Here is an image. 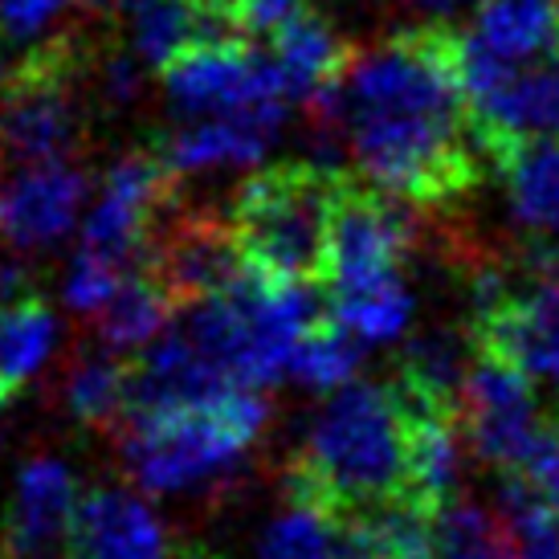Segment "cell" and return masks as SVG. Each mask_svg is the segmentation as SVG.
<instances>
[{
	"label": "cell",
	"mask_w": 559,
	"mask_h": 559,
	"mask_svg": "<svg viewBox=\"0 0 559 559\" xmlns=\"http://www.w3.org/2000/svg\"><path fill=\"white\" fill-rule=\"evenodd\" d=\"M286 110H237V115H204L185 123L164 140V164L176 176H201L225 168H258L278 140Z\"/></svg>",
	"instance_id": "cell-17"
},
{
	"label": "cell",
	"mask_w": 559,
	"mask_h": 559,
	"mask_svg": "<svg viewBox=\"0 0 559 559\" xmlns=\"http://www.w3.org/2000/svg\"><path fill=\"white\" fill-rule=\"evenodd\" d=\"M258 559H347V531L340 519L295 502L265 527Z\"/></svg>",
	"instance_id": "cell-26"
},
{
	"label": "cell",
	"mask_w": 559,
	"mask_h": 559,
	"mask_svg": "<svg viewBox=\"0 0 559 559\" xmlns=\"http://www.w3.org/2000/svg\"><path fill=\"white\" fill-rule=\"evenodd\" d=\"M171 176L159 152H127L110 164L98 185V201L86 213L82 246L110 262L135 265L147 258L156 221L171 201Z\"/></svg>",
	"instance_id": "cell-10"
},
{
	"label": "cell",
	"mask_w": 559,
	"mask_h": 559,
	"mask_svg": "<svg viewBox=\"0 0 559 559\" xmlns=\"http://www.w3.org/2000/svg\"><path fill=\"white\" fill-rule=\"evenodd\" d=\"M469 364H474V340L469 335L457 340L453 331H429V335H420L404 347L392 389L413 404L457 413L462 392H466Z\"/></svg>",
	"instance_id": "cell-20"
},
{
	"label": "cell",
	"mask_w": 559,
	"mask_h": 559,
	"mask_svg": "<svg viewBox=\"0 0 559 559\" xmlns=\"http://www.w3.org/2000/svg\"><path fill=\"white\" fill-rule=\"evenodd\" d=\"M404 4H413V9L425 16H453V13H462V9L486 4V0H404Z\"/></svg>",
	"instance_id": "cell-36"
},
{
	"label": "cell",
	"mask_w": 559,
	"mask_h": 559,
	"mask_svg": "<svg viewBox=\"0 0 559 559\" xmlns=\"http://www.w3.org/2000/svg\"><path fill=\"white\" fill-rule=\"evenodd\" d=\"M340 180L323 164H270L237 188L229 225L246 262L274 282L319 286Z\"/></svg>",
	"instance_id": "cell-5"
},
{
	"label": "cell",
	"mask_w": 559,
	"mask_h": 559,
	"mask_svg": "<svg viewBox=\"0 0 559 559\" xmlns=\"http://www.w3.org/2000/svg\"><path fill=\"white\" fill-rule=\"evenodd\" d=\"M331 307H335V319L359 343L396 340L413 319V295L401 278H384L372 286H356V290H335Z\"/></svg>",
	"instance_id": "cell-25"
},
{
	"label": "cell",
	"mask_w": 559,
	"mask_h": 559,
	"mask_svg": "<svg viewBox=\"0 0 559 559\" xmlns=\"http://www.w3.org/2000/svg\"><path fill=\"white\" fill-rule=\"evenodd\" d=\"M58 323L41 298L0 307V389L16 392L53 352Z\"/></svg>",
	"instance_id": "cell-24"
},
{
	"label": "cell",
	"mask_w": 559,
	"mask_h": 559,
	"mask_svg": "<svg viewBox=\"0 0 559 559\" xmlns=\"http://www.w3.org/2000/svg\"><path fill=\"white\" fill-rule=\"evenodd\" d=\"M495 159L514 225L535 241L559 246V135H535L502 147Z\"/></svg>",
	"instance_id": "cell-19"
},
{
	"label": "cell",
	"mask_w": 559,
	"mask_h": 559,
	"mask_svg": "<svg viewBox=\"0 0 559 559\" xmlns=\"http://www.w3.org/2000/svg\"><path fill=\"white\" fill-rule=\"evenodd\" d=\"M164 94L176 115H237V110H286V82L274 58L253 53L241 41L209 37L164 66Z\"/></svg>",
	"instance_id": "cell-7"
},
{
	"label": "cell",
	"mask_w": 559,
	"mask_h": 559,
	"mask_svg": "<svg viewBox=\"0 0 559 559\" xmlns=\"http://www.w3.org/2000/svg\"><path fill=\"white\" fill-rule=\"evenodd\" d=\"M98 94L110 107H135L143 94V62L127 49V53H110L107 62L98 66Z\"/></svg>",
	"instance_id": "cell-33"
},
{
	"label": "cell",
	"mask_w": 559,
	"mask_h": 559,
	"mask_svg": "<svg viewBox=\"0 0 559 559\" xmlns=\"http://www.w3.org/2000/svg\"><path fill=\"white\" fill-rule=\"evenodd\" d=\"M13 74H16V66H9V53H4V41H0V94L13 82Z\"/></svg>",
	"instance_id": "cell-37"
},
{
	"label": "cell",
	"mask_w": 559,
	"mask_h": 559,
	"mask_svg": "<svg viewBox=\"0 0 559 559\" xmlns=\"http://www.w3.org/2000/svg\"><path fill=\"white\" fill-rule=\"evenodd\" d=\"M469 340L478 352L514 364L535 384L559 392V282H511L495 307L474 314Z\"/></svg>",
	"instance_id": "cell-12"
},
{
	"label": "cell",
	"mask_w": 559,
	"mask_h": 559,
	"mask_svg": "<svg viewBox=\"0 0 559 559\" xmlns=\"http://www.w3.org/2000/svg\"><path fill=\"white\" fill-rule=\"evenodd\" d=\"M70 559H176L168 527L140 495L123 486H98L82 495Z\"/></svg>",
	"instance_id": "cell-16"
},
{
	"label": "cell",
	"mask_w": 559,
	"mask_h": 559,
	"mask_svg": "<svg viewBox=\"0 0 559 559\" xmlns=\"http://www.w3.org/2000/svg\"><path fill=\"white\" fill-rule=\"evenodd\" d=\"M359 368V340L347 331V326L335 319V323H314L302 343L295 347V359H290V372L307 384V389L319 392H335L343 384H352V376Z\"/></svg>",
	"instance_id": "cell-28"
},
{
	"label": "cell",
	"mask_w": 559,
	"mask_h": 559,
	"mask_svg": "<svg viewBox=\"0 0 559 559\" xmlns=\"http://www.w3.org/2000/svg\"><path fill=\"white\" fill-rule=\"evenodd\" d=\"M66 408L91 429H119L131 408V359L82 352L66 372Z\"/></svg>",
	"instance_id": "cell-22"
},
{
	"label": "cell",
	"mask_w": 559,
	"mask_h": 559,
	"mask_svg": "<svg viewBox=\"0 0 559 559\" xmlns=\"http://www.w3.org/2000/svg\"><path fill=\"white\" fill-rule=\"evenodd\" d=\"M241 392L221 376L209 356L188 340V331H164L131 359V408L127 413H168V408H204Z\"/></svg>",
	"instance_id": "cell-15"
},
{
	"label": "cell",
	"mask_w": 559,
	"mask_h": 559,
	"mask_svg": "<svg viewBox=\"0 0 559 559\" xmlns=\"http://www.w3.org/2000/svg\"><path fill=\"white\" fill-rule=\"evenodd\" d=\"M140 270H147L168 290L176 307H197L204 298L229 290L249 270V262L229 221L188 213L152 237Z\"/></svg>",
	"instance_id": "cell-11"
},
{
	"label": "cell",
	"mask_w": 559,
	"mask_h": 559,
	"mask_svg": "<svg viewBox=\"0 0 559 559\" xmlns=\"http://www.w3.org/2000/svg\"><path fill=\"white\" fill-rule=\"evenodd\" d=\"M86 188V171L70 159L21 164L0 180V241L25 253L58 246L79 221Z\"/></svg>",
	"instance_id": "cell-13"
},
{
	"label": "cell",
	"mask_w": 559,
	"mask_h": 559,
	"mask_svg": "<svg viewBox=\"0 0 559 559\" xmlns=\"http://www.w3.org/2000/svg\"><path fill=\"white\" fill-rule=\"evenodd\" d=\"M74 53L70 46H49L25 53L13 82L0 94V152L16 164L66 159L82 135L79 98L70 86Z\"/></svg>",
	"instance_id": "cell-6"
},
{
	"label": "cell",
	"mask_w": 559,
	"mask_h": 559,
	"mask_svg": "<svg viewBox=\"0 0 559 559\" xmlns=\"http://www.w3.org/2000/svg\"><path fill=\"white\" fill-rule=\"evenodd\" d=\"M519 478L527 481L535 495L559 507V417L547 420L544 437H539V445L531 450V457L523 462L519 469Z\"/></svg>",
	"instance_id": "cell-32"
},
{
	"label": "cell",
	"mask_w": 559,
	"mask_h": 559,
	"mask_svg": "<svg viewBox=\"0 0 559 559\" xmlns=\"http://www.w3.org/2000/svg\"><path fill=\"white\" fill-rule=\"evenodd\" d=\"M33 298V274L16 262L13 253H0V307Z\"/></svg>",
	"instance_id": "cell-35"
},
{
	"label": "cell",
	"mask_w": 559,
	"mask_h": 559,
	"mask_svg": "<svg viewBox=\"0 0 559 559\" xmlns=\"http://www.w3.org/2000/svg\"><path fill=\"white\" fill-rule=\"evenodd\" d=\"M229 9H234V25H241L246 33H274L290 16L307 13V0H229Z\"/></svg>",
	"instance_id": "cell-34"
},
{
	"label": "cell",
	"mask_w": 559,
	"mask_h": 559,
	"mask_svg": "<svg viewBox=\"0 0 559 559\" xmlns=\"http://www.w3.org/2000/svg\"><path fill=\"white\" fill-rule=\"evenodd\" d=\"M79 502V481L62 457L25 462L4 514V556L70 559V531H74Z\"/></svg>",
	"instance_id": "cell-14"
},
{
	"label": "cell",
	"mask_w": 559,
	"mask_h": 559,
	"mask_svg": "<svg viewBox=\"0 0 559 559\" xmlns=\"http://www.w3.org/2000/svg\"><path fill=\"white\" fill-rule=\"evenodd\" d=\"M265 396L241 389L229 401L204 408H168V413H127L119 453L135 486L152 495H180L213 478H225L241 453L265 429Z\"/></svg>",
	"instance_id": "cell-4"
},
{
	"label": "cell",
	"mask_w": 559,
	"mask_h": 559,
	"mask_svg": "<svg viewBox=\"0 0 559 559\" xmlns=\"http://www.w3.org/2000/svg\"><path fill=\"white\" fill-rule=\"evenodd\" d=\"M270 37H274L270 58L278 66L290 98H314V94H323L343 74V66H347V46L340 41V33L314 13L290 16Z\"/></svg>",
	"instance_id": "cell-21"
},
{
	"label": "cell",
	"mask_w": 559,
	"mask_h": 559,
	"mask_svg": "<svg viewBox=\"0 0 559 559\" xmlns=\"http://www.w3.org/2000/svg\"><path fill=\"white\" fill-rule=\"evenodd\" d=\"M82 0H0V41L21 46L25 53L62 46L66 21Z\"/></svg>",
	"instance_id": "cell-30"
},
{
	"label": "cell",
	"mask_w": 559,
	"mask_h": 559,
	"mask_svg": "<svg viewBox=\"0 0 559 559\" xmlns=\"http://www.w3.org/2000/svg\"><path fill=\"white\" fill-rule=\"evenodd\" d=\"M413 420L401 392L343 384L326 396L311 433L286 469L295 502L352 523L368 507L408 495Z\"/></svg>",
	"instance_id": "cell-2"
},
{
	"label": "cell",
	"mask_w": 559,
	"mask_h": 559,
	"mask_svg": "<svg viewBox=\"0 0 559 559\" xmlns=\"http://www.w3.org/2000/svg\"><path fill=\"white\" fill-rule=\"evenodd\" d=\"M314 131L335 168L340 152L396 201L445 204L478 180L457 33L404 29L347 58L314 94Z\"/></svg>",
	"instance_id": "cell-1"
},
{
	"label": "cell",
	"mask_w": 559,
	"mask_h": 559,
	"mask_svg": "<svg viewBox=\"0 0 559 559\" xmlns=\"http://www.w3.org/2000/svg\"><path fill=\"white\" fill-rule=\"evenodd\" d=\"M408 249H413V221L404 217L396 197L340 180L335 209H331V234H326L323 282L331 286V295L401 278Z\"/></svg>",
	"instance_id": "cell-9"
},
{
	"label": "cell",
	"mask_w": 559,
	"mask_h": 559,
	"mask_svg": "<svg viewBox=\"0 0 559 559\" xmlns=\"http://www.w3.org/2000/svg\"><path fill=\"white\" fill-rule=\"evenodd\" d=\"M462 46L498 66H535L559 53V0H486Z\"/></svg>",
	"instance_id": "cell-18"
},
{
	"label": "cell",
	"mask_w": 559,
	"mask_h": 559,
	"mask_svg": "<svg viewBox=\"0 0 559 559\" xmlns=\"http://www.w3.org/2000/svg\"><path fill=\"white\" fill-rule=\"evenodd\" d=\"M457 420H462L469 450L481 462L519 474L551 417H544V408L535 401V380L527 372L474 347Z\"/></svg>",
	"instance_id": "cell-8"
},
{
	"label": "cell",
	"mask_w": 559,
	"mask_h": 559,
	"mask_svg": "<svg viewBox=\"0 0 559 559\" xmlns=\"http://www.w3.org/2000/svg\"><path fill=\"white\" fill-rule=\"evenodd\" d=\"M0 559H9V556H4V551H0Z\"/></svg>",
	"instance_id": "cell-39"
},
{
	"label": "cell",
	"mask_w": 559,
	"mask_h": 559,
	"mask_svg": "<svg viewBox=\"0 0 559 559\" xmlns=\"http://www.w3.org/2000/svg\"><path fill=\"white\" fill-rule=\"evenodd\" d=\"M433 559H514L511 527L474 502H450L437 514Z\"/></svg>",
	"instance_id": "cell-27"
},
{
	"label": "cell",
	"mask_w": 559,
	"mask_h": 559,
	"mask_svg": "<svg viewBox=\"0 0 559 559\" xmlns=\"http://www.w3.org/2000/svg\"><path fill=\"white\" fill-rule=\"evenodd\" d=\"M176 559H217V556H209V551H201V547H185Z\"/></svg>",
	"instance_id": "cell-38"
},
{
	"label": "cell",
	"mask_w": 559,
	"mask_h": 559,
	"mask_svg": "<svg viewBox=\"0 0 559 559\" xmlns=\"http://www.w3.org/2000/svg\"><path fill=\"white\" fill-rule=\"evenodd\" d=\"M314 323H323L314 286L274 282L249 265L229 290L188 311L185 331L217 372L262 392L290 368L295 347Z\"/></svg>",
	"instance_id": "cell-3"
},
{
	"label": "cell",
	"mask_w": 559,
	"mask_h": 559,
	"mask_svg": "<svg viewBox=\"0 0 559 559\" xmlns=\"http://www.w3.org/2000/svg\"><path fill=\"white\" fill-rule=\"evenodd\" d=\"M502 511L511 527L514 559H559V507L544 502L519 474H507Z\"/></svg>",
	"instance_id": "cell-29"
},
{
	"label": "cell",
	"mask_w": 559,
	"mask_h": 559,
	"mask_svg": "<svg viewBox=\"0 0 559 559\" xmlns=\"http://www.w3.org/2000/svg\"><path fill=\"white\" fill-rule=\"evenodd\" d=\"M171 307H176V302L168 298V290H164L147 270H135V274L119 286V295L98 311V335H103V343H107L110 352H119V356L143 352L156 335H164V323H168Z\"/></svg>",
	"instance_id": "cell-23"
},
{
	"label": "cell",
	"mask_w": 559,
	"mask_h": 559,
	"mask_svg": "<svg viewBox=\"0 0 559 559\" xmlns=\"http://www.w3.org/2000/svg\"><path fill=\"white\" fill-rule=\"evenodd\" d=\"M131 278V265L123 262H110L103 253H94V249L82 246L79 258L70 262L66 270V282H62V298L70 311H82V314H98L107 307L110 298L119 295V286Z\"/></svg>",
	"instance_id": "cell-31"
}]
</instances>
